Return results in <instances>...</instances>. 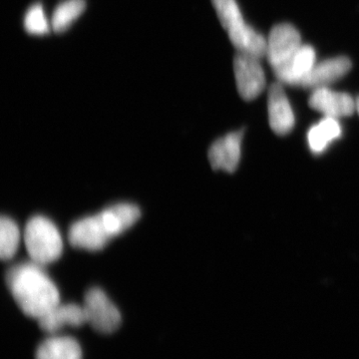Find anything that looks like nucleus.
<instances>
[{"mask_svg": "<svg viewBox=\"0 0 359 359\" xmlns=\"http://www.w3.org/2000/svg\"><path fill=\"white\" fill-rule=\"evenodd\" d=\"M7 287L21 311L39 320L60 304L57 285L43 266L30 262L16 264L6 273Z\"/></svg>", "mask_w": 359, "mask_h": 359, "instance_id": "1", "label": "nucleus"}, {"mask_svg": "<svg viewBox=\"0 0 359 359\" xmlns=\"http://www.w3.org/2000/svg\"><path fill=\"white\" fill-rule=\"evenodd\" d=\"M222 26L238 52L259 59L266 57V39L245 23L236 0H212Z\"/></svg>", "mask_w": 359, "mask_h": 359, "instance_id": "2", "label": "nucleus"}, {"mask_svg": "<svg viewBox=\"0 0 359 359\" xmlns=\"http://www.w3.org/2000/svg\"><path fill=\"white\" fill-rule=\"evenodd\" d=\"M23 237L30 259L40 266L54 263L62 255V236L46 217H32L26 224Z\"/></svg>", "mask_w": 359, "mask_h": 359, "instance_id": "3", "label": "nucleus"}, {"mask_svg": "<svg viewBox=\"0 0 359 359\" xmlns=\"http://www.w3.org/2000/svg\"><path fill=\"white\" fill-rule=\"evenodd\" d=\"M83 308L87 323L99 334H113L121 325L122 316L119 309L99 287H92L86 292Z\"/></svg>", "mask_w": 359, "mask_h": 359, "instance_id": "4", "label": "nucleus"}, {"mask_svg": "<svg viewBox=\"0 0 359 359\" xmlns=\"http://www.w3.org/2000/svg\"><path fill=\"white\" fill-rule=\"evenodd\" d=\"M113 238L114 235L102 212L78 219L68 231V240L73 247L90 252L104 249Z\"/></svg>", "mask_w": 359, "mask_h": 359, "instance_id": "5", "label": "nucleus"}, {"mask_svg": "<svg viewBox=\"0 0 359 359\" xmlns=\"http://www.w3.org/2000/svg\"><path fill=\"white\" fill-rule=\"evenodd\" d=\"M233 72L238 94L244 100H254L266 88V74L261 59L238 52L233 58Z\"/></svg>", "mask_w": 359, "mask_h": 359, "instance_id": "6", "label": "nucleus"}, {"mask_svg": "<svg viewBox=\"0 0 359 359\" xmlns=\"http://www.w3.org/2000/svg\"><path fill=\"white\" fill-rule=\"evenodd\" d=\"M302 36L299 30L290 23L276 25L266 39V58L275 70L287 62L301 48Z\"/></svg>", "mask_w": 359, "mask_h": 359, "instance_id": "7", "label": "nucleus"}, {"mask_svg": "<svg viewBox=\"0 0 359 359\" xmlns=\"http://www.w3.org/2000/svg\"><path fill=\"white\" fill-rule=\"evenodd\" d=\"M311 108L325 117H349L356 111V100L344 92L334 91L328 87L313 90L309 99Z\"/></svg>", "mask_w": 359, "mask_h": 359, "instance_id": "8", "label": "nucleus"}, {"mask_svg": "<svg viewBox=\"0 0 359 359\" xmlns=\"http://www.w3.org/2000/svg\"><path fill=\"white\" fill-rule=\"evenodd\" d=\"M268 112L269 126L278 136H285L294 129V111L280 82H275L269 87Z\"/></svg>", "mask_w": 359, "mask_h": 359, "instance_id": "9", "label": "nucleus"}, {"mask_svg": "<svg viewBox=\"0 0 359 359\" xmlns=\"http://www.w3.org/2000/svg\"><path fill=\"white\" fill-rule=\"evenodd\" d=\"M351 67L353 65L351 59L346 56L325 59L316 63L313 69L309 71V74L302 80L299 87L311 89V91L314 89L328 87L346 76Z\"/></svg>", "mask_w": 359, "mask_h": 359, "instance_id": "10", "label": "nucleus"}, {"mask_svg": "<svg viewBox=\"0 0 359 359\" xmlns=\"http://www.w3.org/2000/svg\"><path fill=\"white\" fill-rule=\"evenodd\" d=\"M244 131L233 132L222 137L209 149V160L212 169L233 173L237 170L242 154Z\"/></svg>", "mask_w": 359, "mask_h": 359, "instance_id": "11", "label": "nucleus"}, {"mask_svg": "<svg viewBox=\"0 0 359 359\" xmlns=\"http://www.w3.org/2000/svg\"><path fill=\"white\" fill-rule=\"evenodd\" d=\"M39 327L49 334H55L66 327H80L87 323L83 306L59 304L39 320Z\"/></svg>", "mask_w": 359, "mask_h": 359, "instance_id": "12", "label": "nucleus"}, {"mask_svg": "<svg viewBox=\"0 0 359 359\" xmlns=\"http://www.w3.org/2000/svg\"><path fill=\"white\" fill-rule=\"evenodd\" d=\"M316 63V53L313 46L302 44L301 48L285 65L273 70L278 82L283 85L299 87L302 80L309 74Z\"/></svg>", "mask_w": 359, "mask_h": 359, "instance_id": "13", "label": "nucleus"}, {"mask_svg": "<svg viewBox=\"0 0 359 359\" xmlns=\"http://www.w3.org/2000/svg\"><path fill=\"white\" fill-rule=\"evenodd\" d=\"M35 359H82V349L72 337L53 335L39 344Z\"/></svg>", "mask_w": 359, "mask_h": 359, "instance_id": "14", "label": "nucleus"}, {"mask_svg": "<svg viewBox=\"0 0 359 359\" xmlns=\"http://www.w3.org/2000/svg\"><path fill=\"white\" fill-rule=\"evenodd\" d=\"M341 132L339 119L325 117L309 129L308 133L309 148L314 154H320L325 152V149L332 141L337 140L341 136Z\"/></svg>", "mask_w": 359, "mask_h": 359, "instance_id": "15", "label": "nucleus"}, {"mask_svg": "<svg viewBox=\"0 0 359 359\" xmlns=\"http://www.w3.org/2000/svg\"><path fill=\"white\" fill-rule=\"evenodd\" d=\"M86 7L85 0H65L52 14L51 26L54 32H65L81 15Z\"/></svg>", "mask_w": 359, "mask_h": 359, "instance_id": "16", "label": "nucleus"}, {"mask_svg": "<svg viewBox=\"0 0 359 359\" xmlns=\"http://www.w3.org/2000/svg\"><path fill=\"white\" fill-rule=\"evenodd\" d=\"M20 230L18 224L9 217L0 219V257L9 261L15 256L20 244Z\"/></svg>", "mask_w": 359, "mask_h": 359, "instance_id": "17", "label": "nucleus"}, {"mask_svg": "<svg viewBox=\"0 0 359 359\" xmlns=\"http://www.w3.org/2000/svg\"><path fill=\"white\" fill-rule=\"evenodd\" d=\"M25 28L30 34L43 35L49 32V22L41 4H33L26 11Z\"/></svg>", "mask_w": 359, "mask_h": 359, "instance_id": "18", "label": "nucleus"}, {"mask_svg": "<svg viewBox=\"0 0 359 359\" xmlns=\"http://www.w3.org/2000/svg\"><path fill=\"white\" fill-rule=\"evenodd\" d=\"M356 112L359 114V97L356 99Z\"/></svg>", "mask_w": 359, "mask_h": 359, "instance_id": "19", "label": "nucleus"}]
</instances>
